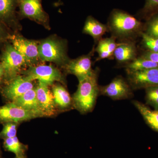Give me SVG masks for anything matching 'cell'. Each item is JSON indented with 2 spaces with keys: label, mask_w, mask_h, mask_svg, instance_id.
<instances>
[{
  "label": "cell",
  "mask_w": 158,
  "mask_h": 158,
  "mask_svg": "<svg viewBox=\"0 0 158 158\" xmlns=\"http://www.w3.org/2000/svg\"><path fill=\"white\" fill-rule=\"evenodd\" d=\"M98 69H94L85 78L79 81L76 92L72 97L74 107L82 113L91 112L99 95L98 85Z\"/></svg>",
  "instance_id": "6da1fadb"
},
{
  "label": "cell",
  "mask_w": 158,
  "mask_h": 158,
  "mask_svg": "<svg viewBox=\"0 0 158 158\" xmlns=\"http://www.w3.org/2000/svg\"><path fill=\"white\" fill-rule=\"evenodd\" d=\"M108 27L112 32L113 37L127 39L141 33L142 23L127 12L115 9L110 15Z\"/></svg>",
  "instance_id": "7a4b0ae2"
},
{
  "label": "cell",
  "mask_w": 158,
  "mask_h": 158,
  "mask_svg": "<svg viewBox=\"0 0 158 158\" xmlns=\"http://www.w3.org/2000/svg\"><path fill=\"white\" fill-rule=\"evenodd\" d=\"M38 51L41 62H52L64 67L70 60L67 55V41L56 35L39 41Z\"/></svg>",
  "instance_id": "3957f363"
},
{
  "label": "cell",
  "mask_w": 158,
  "mask_h": 158,
  "mask_svg": "<svg viewBox=\"0 0 158 158\" xmlns=\"http://www.w3.org/2000/svg\"><path fill=\"white\" fill-rule=\"evenodd\" d=\"M0 62L3 69V81L5 83L16 77L28 65L25 59L11 43H6L1 49Z\"/></svg>",
  "instance_id": "277c9868"
},
{
  "label": "cell",
  "mask_w": 158,
  "mask_h": 158,
  "mask_svg": "<svg viewBox=\"0 0 158 158\" xmlns=\"http://www.w3.org/2000/svg\"><path fill=\"white\" fill-rule=\"evenodd\" d=\"M19 19H28L50 30L49 16L43 9L42 0H18Z\"/></svg>",
  "instance_id": "5b68a950"
},
{
  "label": "cell",
  "mask_w": 158,
  "mask_h": 158,
  "mask_svg": "<svg viewBox=\"0 0 158 158\" xmlns=\"http://www.w3.org/2000/svg\"><path fill=\"white\" fill-rule=\"evenodd\" d=\"M9 41L25 59L28 67L38 65L41 62L38 51L39 41L27 39L16 32L12 34Z\"/></svg>",
  "instance_id": "8992f818"
},
{
  "label": "cell",
  "mask_w": 158,
  "mask_h": 158,
  "mask_svg": "<svg viewBox=\"0 0 158 158\" xmlns=\"http://www.w3.org/2000/svg\"><path fill=\"white\" fill-rule=\"evenodd\" d=\"M23 76L28 81L45 83L48 86L53 85L54 82H64L63 75L61 71L52 65H38L31 66L27 69L23 70Z\"/></svg>",
  "instance_id": "52a82bcc"
},
{
  "label": "cell",
  "mask_w": 158,
  "mask_h": 158,
  "mask_svg": "<svg viewBox=\"0 0 158 158\" xmlns=\"http://www.w3.org/2000/svg\"><path fill=\"white\" fill-rule=\"evenodd\" d=\"M41 117L36 112L26 110L13 102L0 106V122L19 123Z\"/></svg>",
  "instance_id": "ba28073f"
},
{
  "label": "cell",
  "mask_w": 158,
  "mask_h": 158,
  "mask_svg": "<svg viewBox=\"0 0 158 158\" xmlns=\"http://www.w3.org/2000/svg\"><path fill=\"white\" fill-rule=\"evenodd\" d=\"M132 89L128 82L121 76L116 77L110 84L100 86L99 94L114 100L127 99L133 96Z\"/></svg>",
  "instance_id": "9c48e42d"
},
{
  "label": "cell",
  "mask_w": 158,
  "mask_h": 158,
  "mask_svg": "<svg viewBox=\"0 0 158 158\" xmlns=\"http://www.w3.org/2000/svg\"><path fill=\"white\" fill-rule=\"evenodd\" d=\"M127 74L128 82L132 90L158 86V67Z\"/></svg>",
  "instance_id": "30bf717a"
},
{
  "label": "cell",
  "mask_w": 158,
  "mask_h": 158,
  "mask_svg": "<svg viewBox=\"0 0 158 158\" xmlns=\"http://www.w3.org/2000/svg\"><path fill=\"white\" fill-rule=\"evenodd\" d=\"M17 7L18 0H0V23L14 33L22 29L17 16Z\"/></svg>",
  "instance_id": "8fae6325"
},
{
  "label": "cell",
  "mask_w": 158,
  "mask_h": 158,
  "mask_svg": "<svg viewBox=\"0 0 158 158\" xmlns=\"http://www.w3.org/2000/svg\"><path fill=\"white\" fill-rule=\"evenodd\" d=\"M5 84L2 88V94L12 102L34 88L33 81H28L20 75Z\"/></svg>",
  "instance_id": "7c38bea8"
},
{
  "label": "cell",
  "mask_w": 158,
  "mask_h": 158,
  "mask_svg": "<svg viewBox=\"0 0 158 158\" xmlns=\"http://www.w3.org/2000/svg\"><path fill=\"white\" fill-rule=\"evenodd\" d=\"M94 49L87 55H84L77 59L69 60L64 67L68 73L77 77L79 81L85 78L93 72L91 57Z\"/></svg>",
  "instance_id": "4fadbf2b"
},
{
  "label": "cell",
  "mask_w": 158,
  "mask_h": 158,
  "mask_svg": "<svg viewBox=\"0 0 158 158\" xmlns=\"http://www.w3.org/2000/svg\"><path fill=\"white\" fill-rule=\"evenodd\" d=\"M48 86L45 83L38 81L35 87L37 101L45 116H52L56 113V105L53 94Z\"/></svg>",
  "instance_id": "5bb4252c"
},
{
  "label": "cell",
  "mask_w": 158,
  "mask_h": 158,
  "mask_svg": "<svg viewBox=\"0 0 158 158\" xmlns=\"http://www.w3.org/2000/svg\"><path fill=\"white\" fill-rule=\"evenodd\" d=\"M12 102L26 110L36 112L41 117L45 116L37 101L35 87L29 90Z\"/></svg>",
  "instance_id": "9a60e30c"
},
{
  "label": "cell",
  "mask_w": 158,
  "mask_h": 158,
  "mask_svg": "<svg viewBox=\"0 0 158 158\" xmlns=\"http://www.w3.org/2000/svg\"><path fill=\"white\" fill-rule=\"evenodd\" d=\"M108 30L107 26L102 23L92 16H89L85 21L83 32L90 35L97 42L102 39V36Z\"/></svg>",
  "instance_id": "2e32d148"
},
{
  "label": "cell",
  "mask_w": 158,
  "mask_h": 158,
  "mask_svg": "<svg viewBox=\"0 0 158 158\" xmlns=\"http://www.w3.org/2000/svg\"><path fill=\"white\" fill-rule=\"evenodd\" d=\"M113 56L118 62L129 63L137 57V49L132 42L120 43L114 51Z\"/></svg>",
  "instance_id": "e0dca14e"
},
{
  "label": "cell",
  "mask_w": 158,
  "mask_h": 158,
  "mask_svg": "<svg viewBox=\"0 0 158 158\" xmlns=\"http://www.w3.org/2000/svg\"><path fill=\"white\" fill-rule=\"evenodd\" d=\"M133 105L139 111L146 123L158 132V110H152L138 101H133Z\"/></svg>",
  "instance_id": "ac0fdd59"
},
{
  "label": "cell",
  "mask_w": 158,
  "mask_h": 158,
  "mask_svg": "<svg viewBox=\"0 0 158 158\" xmlns=\"http://www.w3.org/2000/svg\"><path fill=\"white\" fill-rule=\"evenodd\" d=\"M52 93L55 104L60 108L66 109L73 106L72 98L71 97L68 91L62 85H54Z\"/></svg>",
  "instance_id": "d6986e66"
},
{
  "label": "cell",
  "mask_w": 158,
  "mask_h": 158,
  "mask_svg": "<svg viewBox=\"0 0 158 158\" xmlns=\"http://www.w3.org/2000/svg\"><path fill=\"white\" fill-rule=\"evenodd\" d=\"M156 67H158L157 63L142 56L136 58L126 66L127 73Z\"/></svg>",
  "instance_id": "ffe728a7"
},
{
  "label": "cell",
  "mask_w": 158,
  "mask_h": 158,
  "mask_svg": "<svg viewBox=\"0 0 158 158\" xmlns=\"http://www.w3.org/2000/svg\"><path fill=\"white\" fill-rule=\"evenodd\" d=\"M4 146L6 150L14 153L17 158L23 157V145L19 142L17 136L4 139Z\"/></svg>",
  "instance_id": "44dd1931"
},
{
  "label": "cell",
  "mask_w": 158,
  "mask_h": 158,
  "mask_svg": "<svg viewBox=\"0 0 158 158\" xmlns=\"http://www.w3.org/2000/svg\"><path fill=\"white\" fill-rule=\"evenodd\" d=\"M146 103L158 110V86H151L145 88Z\"/></svg>",
  "instance_id": "7402d4cb"
},
{
  "label": "cell",
  "mask_w": 158,
  "mask_h": 158,
  "mask_svg": "<svg viewBox=\"0 0 158 158\" xmlns=\"http://www.w3.org/2000/svg\"><path fill=\"white\" fill-rule=\"evenodd\" d=\"M158 12V0H145L144 7L140 14L144 17L150 18Z\"/></svg>",
  "instance_id": "603a6c76"
},
{
  "label": "cell",
  "mask_w": 158,
  "mask_h": 158,
  "mask_svg": "<svg viewBox=\"0 0 158 158\" xmlns=\"http://www.w3.org/2000/svg\"><path fill=\"white\" fill-rule=\"evenodd\" d=\"M18 123L8 122L4 123V127L0 132V138L5 139L16 136Z\"/></svg>",
  "instance_id": "cb8c5ba5"
},
{
  "label": "cell",
  "mask_w": 158,
  "mask_h": 158,
  "mask_svg": "<svg viewBox=\"0 0 158 158\" xmlns=\"http://www.w3.org/2000/svg\"><path fill=\"white\" fill-rule=\"evenodd\" d=\"M145 33L152 37L158 38V12L149 18Z\"/></svg>",
  "instance_id": "d4e9b609"
},
{
  "label": "cell",
  "mask_w": 158,
  "mask_h": 158,
  "mask_svg": "<svg viewBox=\"0 0 158 158\" xmlns=\"http://www.w3.org/2000/svg\"><path fill=\"white\" fill-rule=\"evenodd\" d=\"M143 45L150 52H158V38L141 33Z\"/></svg>",
  "instance_id": "484cf974"
},
{
  "label": "cell",
  "mask_w": 158,
  "mask_h": 158,
  "mask_svg": "<svg viewBox=\"0 0 158 158\" xmlns=\"http://www.w3.org/2000/svg\"><path fill=\"white\" fill-rule=\"evenodd\" d=\"M13 32L4 24L0 23V50L9 41Z\"/></svg>",
  "instance_id": "4316f807"
},
{
  "label": "cell",
  "mask_w": 158,
  "mask_h": 158,
  "mask_svg": "<svg viewBox=\"0 0 158 158\" xmlns=\"http://www.w3.org/2000/svg\"><path fill=\"white\" fill-rule=\"evenodd\" d=\"M94 51L98 54V60L107 59L112 56L109 52L104 39H102L98 41V45L96 48L94 49Z\"/></svg>",
  "instance_id": "83f0119b"
},
{
  "label": "cell",
  "mask_w": 158,
  "mask_h": 158,
  "mask_svg": "<svg viewBox=\"0 0 158 158\" xmlns=\"http://www.w3.org/2000/svg\"><path fill=\"white\" fill-rule=\"evenodd\" d=\"M115 39H116V38L113 37V36L110 37V38H106L104 39L105 42H106V44L107 46L109 52L112 56L113 55L114 51L116 49V47L119 44V43L118 44L116 43Z\"/></svg>",
  "instance_id": "f1b7e54d"
},
{
  "label": "cell",
  "mask_w": 158,
  "mask_h": 158,
  "mask_svg": "<svg viewBox=\"0 0 158 158\" xmlns=\"http://www.w3.org/2000/svg\"><path fill=\"white\" fill-rule=\"evenodd\" d=\"M141 56L158 64V52L148 51L144 53Z\"/></svg>",
  "instance_id": "f546056e"
},
{
  "label": "cell",
  "mask_w": 158,
  "mask_h": 158,
  "mask_svg": "<svg viewBox=\"0 0 158 158\" xmlns=\"http://www.w3.org/2000/svg\"><path fill=\"white\" fill-rule=\"evenodd\" d=\"M3 69L2 64L0 62V85L2 84V82L3 81Z\"/></svg>",
  "instance_id": "4dcf8cb0"
},
{
  "label": "cell",
  "mask_w": 158,
  "mask_h": 158,
  "mask_svg": "<svg viewBox=\"0 0 158 158\" xmlns=\"http://www.w3.org/2000/svg\"><path fill=\"white\" fill-rule=\"evenodd\" d=\"M20 158H24V157H23Z\"/></svg>",
  "instance_id": "1f68e13d"
}]
</instances>
